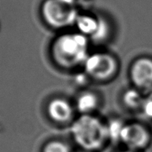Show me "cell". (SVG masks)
I'll return each instance as SVG.
<instances>
[{
  "instance_id": "cell-1",
  "label": "cell",
  "mask_w": 152,
  "mask_h": 152,
  "mask_svg": "<svg viewBox=\"0 0 152 152\" xmlns=\"http://www.w3.org/2000/svg\"><path fill=\"white\" fill-rule=\"evenodd\" d=\"M90 41L80 32L66 30L53 40L50 48L56 66L66 69L83 66L90 54Z\"/></svg>"
},
{
  "instance_id": "cell-2",
  "label": "cell",
  "mask_w": 152,
  "mask_h": 152,
  "mask_svg": "<svg viewBox=\"0 0 152 152\" xmlns=\"http://www.w3.org/2000/svg\"><path fill=\"white\" fill-rule=\"evenodd\" d=\"M70 130L75 142L84 151H96L108 141L106 124L93 115H81Z\"/></svg>"
},
{
  "instance_id": "cell-3",
  "label": "cell",
  "mask_w": 152,
  "mask_h": 152,
  "mask_svg": "<svg viewBox=\"0 0 152 152\" xmlns=\"http://www.w3.org/2000/svg\"><path fill=\"white\" fill-rule=\"evenodd\" d=\"M78 0H44L41 7L43 21L51 29L61 31L75 26L81 11Z\"/></svg>"
},
{
  "instance_id": "cell-4",
  "label": "cell",
  "mask_w": 152,
  "mask_h": 152,
  "mask_svg": "<svg viewBox=\"0 0 152 152\" xmlns=\"http://www.w3.org/2000/svg\"><path fill=\"white\" fill-rule=\"evenodd\" d=\"M83 71L90 79L108 81L119 71V61L113 54L103 51L90 53L83 64Z\"/></svg>"
},
{
  "instance_id": "cell-5",
  "label": "cell",
  "mask_w": 152,
  "mask_h": 152,
  "mask_svg": "<svg viewBox=\"0 0 152 152\" xmlns=\"http://www.w3.org/2000/svg\"><path fill=\"white\" fill-rule=\"evenodd\" d=\"M75 30L90 41H105L110 36L108 20L101 15L90 12H80L75 24Z\"/></svg>"
},
{
  "instance_id": "cell-6",
  "label": "cell",
  "mask_w": 152,
  "mask_h": 152,
  "mask_svg": "<svg viewBox=\"0 0 152 152\" xmlns=\"http://www.w3.org/2000/svg\"><path fill=\"white\" fill-rule=\"evenodd\" d=\"M151 140L148 129L139 123L125 124L123 129L121 140L128 150L138 152L146 148Z\"/></svg>"
},
{
  "instance_id": "cell-7",
  "label": "cell",
  "mask_w": 152,
  "mask_h": 152,
  "mask_svg": "<svg viewBox=\"0 0 152 152\" xmlns=\"http://www.w3.org/2000/svg\"><path fill=\"white\" fill-rule=\"evenodd\" d=\"M129 76L136 88L142 93L152 91V58L140 56L132 63Z\"/></svg>"
},
{
  "instance_id": "cell-8",
  "label": "cell",
  "mask_w": 152,
  "mask_h": 152,
  "mask_svg": "<svg viewBox=\"0 0 152 152\" xmlns=\"http://www.w3.org/2000/svg\"><path fill=\"white\" fill-rule=\"evenodd\" d=\"M48 114L54 122L66 124L74 117V108L66 99L55 98L48 106Z\"/></svg>"
},
{
  "instance_id": "cell-9",
  "label": "cell",
  "mask_w": 152,
  "mask_h": 152,
  "mask_svg": "<svg viewBox=\"0 0 152 152\" xmlns=\"http://www.w3.org/2000/svg\"><path fill=\"white\" fill-rule=\"evenodd\" d=\"M98 97L93 92H83L76 100V109L81 115H93L98 106Z\"/></svg>"
},
{
  "instance_id": "cell-10",
  "label": "cell",
  "mask_w": 152,
  "mask_h": 152,
  "mask_svg": "<svg viewBox=\"0 0 152 152\" xmlns=\"http://www.w3.org/2000/svg\"><path fill=\"white\" fill-rule=\"evenodd\" d=\"M145 100L142 92L137 88H129L123 95V102L130 109H141Z\"/></svg>"
},
{
  "instance_id": "cell-11",
  "label": "cell",
  "mask_w": 152,
  "mask_h": 152,
  "mask_svg": "<svg viewBox=\"0 0 152 152\" xmlns=\"http://www.w3.org/2000/svg\"><path fill=\"white\" fill-rule=\"evenodd\" d=\"M124 125H125V123L123 122L121 119H110L109 122L106 124L108 140H110L115 142H120Z\"/></svg>"
},
{
  "instance_id": "cell-12",
  "label": "cell",
  "mask_w": 152,
  "mask_h": 152,
  "mask_svg": "<svg viewBox=\"0 0 152 152\" xmlns=\"http://www.w3.org/2000/svg\"><path fill=\"white\" fill-rule=\"evenodd\" d=\"M43 152H70L68 145L60 141H52L45 145Z\"/></svg>"
},
{
  "instance_id": "cell-13",
  "label": "cell",
  "mask_w": 152,
  "mask_h": 152,
  "mask_svg": "<svg viewBox=\"0 0 152 152\" xmlns=\"http://www.w3.org/2000/svg\"><path fill=\"white\" fill-rule=\"evenodd\" d=\"M142 110L143 115L148 119H152V91L146 96L143 102L142 106Z\"/></svg>"
},
{
  "instance_id": "cell-14",
  "label": "cell",
  "mask_w": 152,
  "mask_h": 152,
  "mask_svg": "<svg viewBox=\"0 0 152 152\" xmlns=\"http://www.w3.org/2000/svg\"><path fill=\"white\" fill-rule=\"evenodd\" d=\"M88 79H90L89 77L88 76L86 73L83 71V73H79L77 75L75 76V83L78 84V85H85L88 82Z\"/></svg>"
},
{
  "instance_id": "cell-15",
  "label": "cell",
  "mask_w": 152,
  "mask_h": 152,
  "mask_svg": "<svg viewBox=\"0 0 152 152\" xmlns=\"http://www.w3.org/2000/svg\"><path fill=\"white\" fill-rule=\"evenodd\" d=\"M121 152H137V151H130V150H126V151H121Z\"/></svg>"
},
{
  "instance_id": "cell-16",
  "label": "cell",
  "mask_w": 152,
  "mask_h": 152,
  "mask_svg": "<svg viewBox=\"0 0 152 152\" xmlns=\"http://www.w3.org/2000/svg\"><path fill=\"white\" fill-rule=\"evenodd\" d=\"M80 152H91V151H84V150H83L82 151H80Z\"/></svg>"
},
{
  "instance_id": "cell-17",
  "label": "cell",
  "mask_w": 152,
  "mask_h": 152,
  "mask_svg": "<svg viewBox=\"0 0 152 152\" xmlns=\"http://www.w3.org/2000/svg\"><path fill=\"white\" fill-rule=\"evenodd\" d=\"M78 1H80V0H78Z\"/></svg>"
}]
</instances>
